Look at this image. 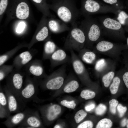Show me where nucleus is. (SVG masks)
<instances>
[{"mask_svg":"<svg viewBox=\"0 0 128 128\" xmlns=\"http://www.w3.org/2000/svg\"><path fill=\"white\" fill-rule=\"evenodd\" d=\"M48 27L50 30L55 33H59L69 31L71 28L60 20L52 19L48 22Z\"/></svg>","mask_w":128,"mask_h":128,"instance_id":"13","label":"nucleus"},{"mask_svg":"<svg viewBox=\"0 0 128 128\" xmlns=\"http://www.w3.org/2000/svg\"><path fill=\"white\" fill-rule=\"evenodd\" d=\"M49 34L48 27L45 25L43 26L36 36V39L38 41L44 40L48 37Z\"/></svg>","mask_w":128,"mask_h":128,"instance_id":"25","label":"nucleus"},{"mask_svg":"<svg viewBox=\"0 0 128 128\" xmlns=\"http://www.w3.org/2000/svg\"><path fill=\"white\" fill-rule=\"evenodd\" d=\"M29 75H26L25 85L20 92L19 96L26 103L32 100L37 103L38 98L37 95L39 83L37 79L32 78Z\"/></svg>","mask_w":128,"mask_h":128,"instance_id":"5","label":"nucleus"},{"mask_svg":"<svg viewBox=\"0 0 128 128\" xmlns=\"http://www.w3.org/2000/svg\"><path fill=\"white\" fill-rule=\"evenodd\" d=\"M114 74L113 72L110 71L103 77L102 81L105 87H107L109 86L112 80L114 77Z\"/></svg>","mask_w":128,"mask_h":128,"instance_id":"28","label":"nucleus"},{"mask_svg":"<svg viewBox=\"0 0 128 128\" xmlns=\"http://www.w3.org/2000/svg\"><path fill=\"white\" fill-rule=\"evenodd\" d=\"M100 23L102 31L107 34L118 37L123 33V27L116 19L104 18L101 19Z\"/></svg>","mask_w":128,"mask_h":128,"instance_id":"7","label":"nucleus"},{"mask_svg":"<svg viewBox=\"0 0 128 128\" xmlns=\"http://www.w3.org/2000/svg\"><path fill=\"white\" fill-rule=\"evenodd\" d=\"M79 27L83 30L86 37V43L90 45L98 40L102 31L100 24L90 16L84 17Z\"/></svg>","mask_w":128,"mask_h":128,"instance_id":"3","label":"nucleus"},{"mask_svg":"<svg viewBox=\"0 0 128 128\" xmlns=\"http://www.w3.org/2000/svg\"><path fill=\"white\" fill-rule=\"evenodd\" d=\"M60 103L63 106L72 109H74L76 106V104L73 100L69 101L66 100H64L61 101Z\"/></svg>","mask_w":128,"mask_h":128,"instance_id":"33","label":"nucleus"},{"mask_svg":"<svg viewBox=\"0 0 128 128\" xmlns=\"http://www.w3.org/2000/svg\"><path fill=\"white\" fill-rule=\"evenodd\" d=\"M59 47L53 41L48 40L45 43L43 52L44 59H49L52 54Z\"/></svg>","mask_w":128,"mask_h":128,"instance_id":"18","label":"nucleus"},{"mask_svg":"<svg viewBox=\"0 0 128 128\" xmlns=\"http://www.w3.org/2000/svg\"><path fill=\"white\" fill-rule=\"evenodd\" d=\"M23 75L18 71H12L7 76V88L17 96L20 98V92L23 87Z\"/></svg>","mask_w":128,"mask_h":128,"instance_id":"8","label":"nucleus"},{"mask_svg":"<svg viewBox=\"0 0 128 128\" xmlns=\"http://www.w3.org/2000/svg\"><path fill=\"white\" fill-rule=\"evenodd\" d=\"M59 1L53 8L58 17L66 24L72 25L76 23L77 20L81 15L80 10L68 0Z\"/></svg>","mask_w":128,"mask_h":128,"instance_id":"1","label":"nucleus"},{"mask_svg":"<svg viewBox=\"0 0 128 128\" xmlns=\"http://www.w3.org/2000/svg\"><path fill=\"white\" fill-rule=\"evenodd\" d=\"M6 94L3 88L0 89V117L1 118H7L10 115Z\"/></svg>","mask_w":128,"mask_h":128,"instance_id":"15","label":"nucleus"},{"mask_svg":"<svg viewBox=\"0 0 128 128\" xmlns=\"http://www.w3.org/2000/svg\"><path fill=\"white\" fill-rule=\"evenodd\" d=\"M25 27L26 24L24 21L20 22L16 28V32L18 33H21L23 32Z\"/></svg>","mask_w":128,"mask_h":128,"instance_id":"38","label":"nucleus"},{"mask_svg":"<svg viewBox=\"0 0 128 128\" xmlns=\"http://www.w3.org/2000/svg\"><path fill=\"white\" fill-rule=\"evenodd\" d=\"M19 125L20 128H37L40 127L41 123L37 111L32 110Z\"/></svg>","mask_w":128,"mask_h":128,"instance_id":"12","label":"nucleus"},{"mask_svg":"<svg viewBox=\"0 0 128 128\" xmlns=\"http://www.w3.org/2000/svg\"><path fill=\"white\" fill-rule=\"evenodd\" d=\"M116 19L125 28L128 29V14L124 11L120 10L116 15Z\"/></svg>","mask_w":128,"mask_h":128,"instance_id":"22","label":"nucleus"},{"mask_svg":"<svg viewBox=\"0 0 128 128\" xmlns=\"http://www.w3.org/2000/svg\"><path fill=\"white\" fill-rule=\"evenodd\" d=\"M117 110L119 117H121L126 111L127 108L126 106H123L120 104H119L117 107Z\"/></svg>","mask_w":128,"mask_h":128,"instance_id":"36","label":"nucleus"},{"mask_svg":"<svg viewBox=\"0 0 128 128\" xmlns=\"http://www.w3.org/2000/svg\"><path fill=\"white\" fill-rule=\"evenodd\" d=\"M0 70V81H1L11 72L14 67V65H2Z\"/></svg>","mask_w":128,"mask_h":128,"instance_id":"24","label":"nucleus"},{"mask_svg":"<svg viewBox=\"0 0 128 128\" xmlns=\"http://www.w3.org/2000/svg\"><path fill=\"white\" fill-rule=\"evenodd\" d=\"M27 68L28 74L32 75L37 79L43 75L45 72L44 68L41 61L32 62L29 64Z\"/></svg>","mask_w":128,"mask_h":128,"instance_id":"14","label":"nucleus"},{"mask_svg":"<svg viewBox=\"0 0 128 128\" xmlns=\"http://www.w3.org/2000/svg\"><path fill=\"white\" fill-rule=\"evenodd\" d=\"M106 109V107L105 105L102 104H100L96 108L95 112L97 115H102L105 112Z\"/></svg>","mask_w":128,"mask_h":128,"instance_id":"32","label":"nucleus"},{"mask_svg":"<svg viewBox=\"0 0 128 128\" xmlns=\"http://www.w3.org/2000/svg\"><path fill=\"white\" fill-rule=\"evenodd\" d=\"M3 88L7 98L9 109L10 114L17 113L23 111L26 103L13 93L6 85Z\"/></svg>","mask_w":128,"mask_h":128,"instance_id":"9","label":"nucleus"},{"mask_svg":"<svg viewBox=\"0 0 128 128\" xmlns=\"http://www.w3.org/2000/svg\"><path fill=\"white\" fill-rule=\"evenodd\" d=\"M32 58V55L30 52L28 51L23 52L15 57L14 60L13 65L17 69H19L27 64Z\"/></svg>","mask_w":128,"mask_h":128,"instance_id":"16","label":"nucleus"},{"mask_svg":"<svg viewBox=\"0 0 128 128\" xmlns=\"http://www.w3.org/2000/svg\"><path fill=\"white\" fill-rule=\"evenodd\" d=\"M106 3L110 5H114L118 3V0H103Z\"/></svg>","mask_w":128,"mask_h":128,"instance_id":"41","label":"nucleus"},{"mask_svg":"<svg viewBox=\"0 0 128 128\" xmlns=\"http://www.w3.org/2000/svg\"><path fill=\"white\" fill-rule=\"evenodd\" d=\"M120 82V79L118 77H116L114 78L109 88L111 94H115L117 92Z\"/></svg>","mask_w":128,"mask_h":128,"instance_id":"26","label":"nucleus"},{"mask_svg":"<svg viewBox=\"0 0 128 128\" xmlns=\"http://www.w3.org/2000/svg\"><path fill=\"white\" fill-rule=\"evenodd\" d=\"M35 2L38 3H39L41 2L42 0H32Z\"/></svg>","mask_w":128,"mask_h":128,"instance_id":"43","label":"nucleus"},{"mask_svg":"<svg viewBox=\"0 0 128 128\" xmlns=\"http://www.w3.org/2000/svg\"><path fill=\"white\" fill-rule=\"evenodd\" d=\"M120 10L114 6L102 5L94 0H86L80 11L81 15L84 17L101 13H111L116 15Z\"/></svg>","mask_w":128,"mask_h":128,"instance_id":"4","label":"nucleus"},{"mask_svg":"<svg viewBox=\"0 0 128 128\" xmlns=\"http://www.w3.org/2000/svg\"><path fill=\"white\" fill-rule=\"evenodd\" d=\"M92 122L91 121L87 120L84 121L79 125L78 128H91L93 127Z\"/></svg>","mask_w":128,"mask_h":128,"instance_id":"34","label":"nucleus"},{"mask_svg":"<svg viewBox=\"0 0 128 128\" xmlns=\"http://www.w3.org/2000/svg\"><path fill=\"white\" fill-rule=\"evenodd\" d=\"M127 120L124 118L122 121L121 122V125L122 127H124L126 125Z\"/></svg>","mask_w":128,"mask_h":128,"instance_id":"42","label":"nucleus"},{"mask_svg":"<svg viewBox=\"0 0 128 128\" xmlns=\"http://www.w3.org/2000/svg\"><path fill=\"white\" fill-rule=\"evenodd\" d=\"M95 93L88 90H84L81 92L80 96L82 98L86 100L93 98L95 96Z\"/></svg>","mask_w":128,"mask_h":128,"instance_id":"29","label":"nucleus"},{"mask_svg":"<svg viewBox=\"0 0 128 128\" xmlns=\"http://www.w3.org/2000/svg\"><path fill=\"white\" fill-rule=\"evenodd\" d=\"M72 27L66 37L64 48L65 50L79 51L83 48L86 43V38L83 30L77 23Z\"/></svg>","mask_w":128,"mask_h":128,"instance_id":"2","label":"nucleus"},{"mask_svg":"<svg viewBox=\"0 0 128 128\" xmlns=\"http://www.w3.org/2000/svg\"><path fill=\"white\" fill-rule=\"evenodd\" d=\"M49 59L52 68L71 63V57L68 55L64 50L59 47L52 54Z\"/></svg>","mask_w":128,"mask_h":128,"instance_id":"10","label":"nucleus"},{"mask_svg":"<svg viewBox=\"0 0 128 128\" xmlns=\"http://www.w3.org/2000/svg\"><path fill=\"white\" fill-rule=\"evenodd\" d=\"M61 128V126L60 125H55L54 127V128Z\"/></svg>","mask_w":128,"mask_h":128,"instance_id":"44","label":"nucleus"},{"mask_svg":"<svg viewBox=\"0 0 128 128\" xmlns=\"http://www.w3.org/2000/svg\"><path fill=\"white\" fill-rule=\"evenodd\" d=\"M112 125V122L110 119L107 118L103 119L97 123L96 128H111Z\"/></svg>","mask_w":128,"mask_h":128,"instance_id":"27","label":"nucleus"},{"mask_svg":"<svg viewBox=\"0 0 128 128\" xmlns=\"http://www.w3.org/2000/svg\"><path fill=\"white\" fill-rule=\"evenodd\" d=\"M126 127L127 128H128V119L127 120V124H126Z\"/></svg>","mask_w":128,"mask_h":128,"instance_id":"45","label":"nucleus"},{"mask_svg":"<svg viewBox=\"0 0 128 128\" xmlns=\"http://www.w3.org/2000/svg\"><path fill=\"white\" fill-rule=\"evenodd\" d=\"M114 44L111 42L102 41L98 43L96 46L97 50L101 52H105L113 48Z\"/></svg>","mask_w":128,"mask_h":128,"instance_id":"21","label":"nucleus"},{"mask_svg":"<svg viewBox=\"0 0 128 128\" xmlns=\"http://www.w3.org/2000/svg\"><path fill=\"white\" fill-rule=\"evenodd\" d=\"M66 65L63 64L48 78L44 83L46 89L55 90L59 89L63 85L64 78L63 75L66 70Z\"/></svg>","mask_w":128,"mask_h":128,"instance_id":"6","label":"nucleus"},{"mask_svg":"<svg viewBox=\"0 0 128 128\" xmlns=\"http://www.w3.org/2000/svg\"><path fill=\"white\" fill-rule=\"evenodd\" d=\"M31 110L30 109H26L13 115H10L3 123L8 128H13L19 125Z\"/></svg>","mask_w":128,"mask_h":128,"instance_id":"11","label":"nucleus"},{"mask_svg":"<svg viewBox=\"0 0 128 128\" xmlns=\"http://www.w3.org/2000/svg\"><path fill=\"white\" fill-rule=\"evenodd\" d=\"M16 14L18 18L24 19L27 18L29 16V9L27 4L23 2L19 3L17 7Z\"/></svg>","mask_w":128,"mask_h":128,"instance_id":"20","label":"nucleus"},{"mask_svg":"<svg viewBox=\"0 0 128 128\" xmlns=\"http://www.w3.org/2000/svg\"><path fill=\"white\" fill-rule=\"evenodd\" d=\"M79 84L78 82L75 80L69 81L65 85L64 91L67 93L72 92L75 91L79 87Z\"/></svg>","mask_w":128,"mask_h":128,"instance_id":"23","label":"nucleus"},{"mask_svg":"<svg viewBox=\"0 0 128 128\" xmlns=\"http://www.w3.org/2000/svg\"><path fill=\"white\" fill-rule=\"evenodd\" d=\"M95 105L94 104H91L85 106V109L87 111H91L95 107Z\"/></svg>","mask_w":128,"mask_h":128,"instance_id":"40","label":"nucleus"},{"mask_svg":"<svg viewBox=\"0 0 128 128\" xmlns=\"http://www.w3.org/2000/svg\"><path fill=\"white\" fill-rule=\"evenodd\" d=\"M87 115V113L83 110H81L78 111L75 114L74 117L76 123H79Z\"/></svg>","mask_w":128,"mask_h":128,"instance_id":"30","label":"nucleus"},{"mask_svg":"<svg viewBox=\"0 0 128 128\" xmlns=\"http://www.w3.org/2000/svg\"><path fill=\"white\" fill-rule=\"evenodd\" d=\"M123 78L126 86L128 89V72H126L124 74Z\"/></svg>","mask_w":128,"mask_h":128,"instance_id":"39","label":"nucleus"},{"mask_svg":"<svg viewBox=\"0 0 128 128\" xmlns=\"http://www.w3.org/2000/svg\"><path fill=\"white\" fill-rule=\"evenodd\" d=\"M127 43L128 46V37L127 39Z\"/></svg>","mask_w":128,"mask_h":128,"instance_id":"46","label":"nucleus"},{"mask_svg":"<svg viewBox=\"0 0 128 128\" xmlns=\"http://www.w3.org/2000/svg\"><path fill=\"white\" fill-rule=\"evenodd\" d=\"M7 0H1L0 2V15H1L5 11L7 5Z\"/></svg>","mask_w":128,"mask_h":128,"instance_id":"37","label":"nucleus"},{"mask_svg":"<svg viewBox=\"0 0 128 128\" xmlns=\"http://www.w3.org/2000/svg\"><path fill=\"white\" fill-rule=\"evenodd\" d=\"M78 57L85 62L89 64L92 63L96 57L93 52L88 50L82 49L79 51Z\"/></svg>","mask_w":128,"mask_h":128,"instance_id":"19","label":"nucleus"},{"mask_svg":"<svg viewBox=\"0 0 128 128\" xmlns=\"http://www.w3.org/2000/svg\"><path fill=\"white\" fill-rule=\"evenodd\" d=\"M118 101L115 99H112L110 101V112L113 114L116 113V107L118 104Z\"/></svg>","mask_w":128,"mask_h":128,"instance_id":"31","label":"nucleus"},{"mask_svg":"<svg viewBox=\"0 0 128 128\" xmlns=\"http://www.w3.org/2000/svg\"><path fill=\"white\" fill-rule=\"evenodd\" d=\"M105 64V60L101 59L97 61L95 65V69L97 71H100L102 69Z\"/></svg>","mask_w":128,"mask_h":128,"instance_id":"35","label":"nucleus"},{"mask_svg":"<svg viewBox=\"0 0 128 128\" xmlns=\"http://www.w3.org/2000/svg\"><path fill=\"white\" fill-rule=\"evenodd\" d=\"M61 107L56 104H51L46 110L45 116L49 121H52L55 119L60 113Z\"/></svg>","mask_w":128,"mask_h":128,"instance_id":"17","label":"nucleus"}]
</instances>
